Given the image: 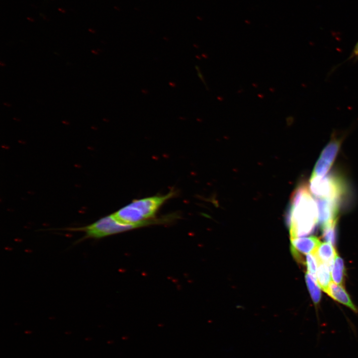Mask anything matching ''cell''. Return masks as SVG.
<instances>
[{"mask_svg": "<svg viewBox=\"0 0 358 358\" xmlns=\"http://www.w3.org/2000/svg\"><path fill=\"white\" fill-rule=\"evenodd\" d=\"M285 220L291 239L308 235L314 231L318 222L317 202L304 183L298 185L292 192Z\"/></svg>", "mask_w": 358, "mask_h": 358, "instance_id": "obj_1", "label": "cell"}, {"mask_svg": "<svg viewBox=\"0 0 358 358\" xmlns=\"http://www.w3.org/2000/svg\"><path fill=\"white\" fill-rule=\"evenodd\" d=\"M177 194L171 190L164 195H157L135 199L112 214L118 221L127 223H139L155 218L161 206Z\"/></svg>", "mask_w": 358, "mask_h": 358, "instance_id": "obj_2", "label": "cell"}, {"mask_svg": "<svg viewBox=\"0 0 358 358\" xmlns=\"http://www.w3.org/2000/svg\"><path fill=\"white\" fill-rule=\"evenodd\" d=\"M309 184L310 190L318 198H327L339 200L345 190L342 179L334 175L311 176Z\"/></svg>", "mask_w": 358, "mask_h": 358, "instance_id": "obj_3", "label": "cell"}, {"mask_svg": "<svg viewBox=\"0 0 358 358\" xmlns=\"http://www.w3.org/2000/svg\"><path fill=\"white\" fill-rule=\"evenodd\" d=\"M343 137V135L340 137L336 132H333L330 141L321 152L311 176L323 177L327 173L337 155Z\"/></svg>", "mask_w": 358, "mask_h": 358, "instance_id": "obj_4", "label": "cell"}, {"mask_svg": "<svg viewBox=\"0 0 358 358\" xmlns=\"http://www.w3.org/2000/svg\"><path fill=\"white\" fill-rule=\"evenodd\" d=\"M318 199L317 201L318 222L322 227L337 221L339 200L327 198Z\"/></svg>", "mask_w": 358, "mask_h": 358, "instance_id": "obj_5", "label": "cell"}, {"mask_svg": "<svg viewBox=\"0 0 358 358\" xmlns=\"http://www.w3.org/2000/svg\"><path fill=\"white\" fill-rule=\"evenodd\" d=\"M291 250L296 258L299 253L314 254L321 242L315 236L291 239Z\"/></svg>", "mask_w": 358, "mask_h": 358, "instance_id": "obj_6", "label": "cell"}, {"mask_svg": "<svg viewBox=\"0 0 358 358\" xmlns=\"http://www.w3.org/2000/svg\"><path fill=\"white\" fill-rule=\"evenodd\" d=\"M326 293L334 300L350 308L355 312L357 309L351 301L345 289L340 284L331 282Z\"/></svg>", "mask_w": 358, "mask_h": 358, "instance_id": "obj_7", "label": "cell"}, {"mask_svg": "<svg viewBox=\"0 0 358 358\" xmlns=\"http://www.w3.org/2000/svg\"><path fill=\"white\" fill-rule=\"evenodd\" d=\"M318 262L327 265L331 269L337 253L331 244L320 243L314 254Z\"/></svg>", "mask_w": 358, "mask_h": 358, "instance_id": "obj_8", "label": "cell"}, {"mask_svg": "<svg viewBox=\"0 0 358 358\" xmlns=\"http://www.w3.org/2000/svg\"><path fill=\"white\" fill-rule=\"evenodd\" d=\"M331 268L326 264L318 262L316 274L317 281L324 291L326 292L330 283L331 274Z\"/></svg>", "mask_w": 358, "mask_h": 358, "instance_id": "obj_9", "label": "cell"}, {"mask_svg": "<svg viewBox=\"0 0 358 358\" xmlns=\"http://www.w3.org/2000/svg\"><path fill=\"white\" fill-rule=\"evenodd\" d=\"M331 271L333 281L341 285L345 274V266L343 259L338 254L335 258Z\"/></svg>", "mask_w": 358, "mask_h": 358, "instance_id": "obj_10", "label": "cell"}, {"mask_svg": "<svg viewBox=\"0 0 358 358\" xmlns=\"http://www.w3.org/2000/svg\"><path fill=\"white\" fill-rule=\"evenodd\" d=\"M305 280L313 301L315 304L318 303L321 299V293L317 279L307 272L305 275Z\"/></svg>", "mask_w": 358, "mask_h": 358, "instance_id": "obj_11", "label": "cell"}, {"mask_svg": "<svg viewBox=\"0 0 358 358\" xmlns=\"http://www.w3.org/2000/svg\"><path fill=\"white\" fill-rule=\"evenodd\" d=\"M337 221L329 223L322 227L323 237L326 242L334 245L336 242V224Z\"/></svg>", "mask_w": 358, "mask_h": 358, "instance_id": "obj_12", "label": "cell"}, {"mask_svg": "<svg viewBox=\"0 0 358 358\" xmlns=\"http://www.w3.org/2000/svg\"><path fill=\"white\" fill-rule=\"evenodd\" d=\"M306 264L308 272L317 279V268L318 262L314 254H310L307 255Z\"/></svg>", "mask_w": 358, "mask_h": 358, "instance_id": "obj_13", "label": "cell"}, {"mask_svg": "<svg viewBox=\"0 0 358 358\" xmlns=\"http://www.w3.org/2000/svg\"><path fill=\"white\" fill-rule=\"evenodd\" d=\"M358 60V41L354 47L347 60L357 61Z\"/></svg>", "mask_w": 358, "mask_h": 358, "instance_id": "obj_14", "label": "cell"}, {"mask_svg": "<svg viewBox=\"0 0 358 358\" xmlns=\"http://www.w3.org/2000/svg\"><path fill=\"white\" fill-rule=\"evenodd\" d=\"M58 10L63 13H65L66 12V11L64 9H62L61 8H59Z\"/></svg>", "mask_w": 358, "mask_h": 358, "instance_id": "obj_15", "label": "cell"}, {"mask_svg": "<svg viewBox=\"0 0 358 358\" xmlns=\"http://www.w3.org/2000/svg\"><path fill=\"white\" fill-rule=\"evenodd\" d=\"M27 19L30 21H34V19L32 18L28 17H27Z\"/></svg>", "mask_w": 358, "mask_h": 358, "instance_id": "obj_16", "label": "cell"}, {"mask_svg": "<svg viewBox=\"0 0 358 358\" xmlns=\"http://www.w3.org/2000/svg\"><path fill=\"white\" fill-rule=\"evenodd\" d=\"M89 31H90V32H92V33H94V32H95V31L93 30L92 29H90H90H89Z\"/></svg>", "mask_w": 358, "mask_h": 358, "instance_id": "obj_17", "label": "cell"}, {"mask_svg": "<svg viewBox=\"0 0 358 358\" xmlns=\"http://www.w3.org/2000/svg\"><path fill=\"white\" fill-rule=\"evenodd\" d=\"M114 8H116V9L118 10H119V9L118 8V7H117L116 6H115Z\"/></svg>", "mask_w": 358, "mask_h": 358, "instance_id": "obj_18", "label": "cell"}]
</instances>
